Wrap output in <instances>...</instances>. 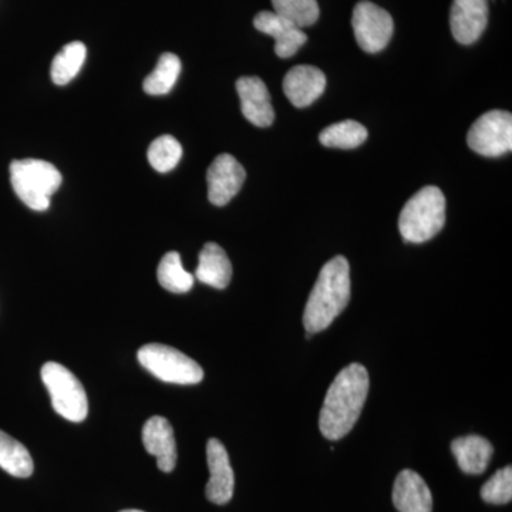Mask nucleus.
<instances>
[{"label":"nucleus","instance_id":"1","mask_svg":"<svg viewBox=\"0 0 512 512\" xmlns=\"http://www.w3.org/2000/svg\"><path fill=\"white\" fill-rule=\"evenodd\" d=\"M369 394V373L359 363L346 366L330 384L319 416L322 436L336 441L348 436Z\"/></svg>","mask_w":512,"mask_h":512},{"label":"nucleus","instance_id":"2","mask_svg":"<svg viewBox=\"0 0 512 512\" xmlns=\"http://www.w3.org/2000/svg\"><path fill=\"white\" fill-rule=\"evenodd\" d=\"M350 301V268L345 256H336L323 266L303 312L308 335L322 332L345 311Z\"/></svg>","mask_w":512,"mask_h":512},{"label":"nucleus","instance_id":"3","mask_svg":"<svg viewBox=\"0 0 512 512\" xmlns=\"http://www.w3.org/2000/svg\"><path fill=\"white\" fill-rule=\"evenodd\" d=\"M446 224V197L440 188L424 187L400 212L399 229L404 241L423 244L436 237Z\"/></svg>","mask_w":512,"mask_h":512},{"label":"nucleus","instance_id":"4","mask_svg":"<svg viewBox=\"0 0 512 512\" xmlns=\"http://www.w3.org/2000/svg\"><path fill=\"white\" fill-rule=\"evenodd\" d=\"M62 174L55 165L35 158L10 164V183L23 204L33 211H46L50 198L62 185Z\"/></svg>","mask_w":512,"mask_h":512},{"label":"nucleus","instance_id":"5","mask_svg":"<svg viewBox=\"0 0 512 512\" xmlns=\"http://www.w3.org/2000/svg\"><path fill=\"white\" fill-rule=\"evenodd\" d=\"M42 380L52 397V406L64 419L80 423L89 413V400L80 380L67 367L47 362L42 367Z\"/></svg>","mask_w":512,"mask_h":512},{"label":"nucleus","instance_id":"6","mask_svg":"<svg viewBox=\"0 0 512 512\" xmlns=\"http://www.w3.org/2000/svg\"><path fill=\"white\" fill-rule=\"evenodd\" d=\"M138 362L165 383L198 384L204 379V370L195 360L160 343H150L138 350Z\"/></svg>","mask_w":512,"mask_h":512},{"label":"nucleus","instance_id":"7","mask_svg":"<svg viewBox=\"0 0 512 512\" xmlns=\"http://www.w3.org/2000/svg\"><path fill=\"white\" fill-rule=\"evenodd\" d=\"M468 147L484 157H501L512 150V116L508 111L493 110L483 114L471 126Z\"/></svg>","mask_w":512,"mask_h":512},{"label":"nucleus","instance_id":"8","mask_svg":"<svg viewBox=\"0 0 512 512\" xmlns=\"http://www.w3.org/2000/svg\"><path fill=\"white\" fill-rule=\"evenodd\" d=\"M353 32L357 45L366 53L382 52L393 36V18L375 3L359 2L353 10Z\"/></svg>","mask_w":512,"mask_h":512},{"label":"nucleus","instance_id":"9","mask_svg":"<svg viewBox=\"0 0 512 512\" xmlns=\"http://www.w3.org/2000/svg\"><path fill=\"white\" fill-rule=\"evenodd\" d=\"M247 173L231 154H221L207 171L208 200L217 207L227 205L241 191Z\"/></svg>","mask_w":512,"mask_h":512},{"label":"nucleus","instance_id":"10","mask_svg":"<svg viewBox=\"0 0 512 512\" xmlns=\"http://www.w3.org/2000/svg\"><path fill=\"white\" fill-rule=\"evenodd\" d=\"M487 23V0H454L450 12V28L458 43H476L487 28Z\"/></svg>","mask_w":512,"mask_h":512},{"label":"nucleus","instance_id":"11","mask_svg":"<svg viewBox=\"0 0 512 512\" xmlns=\"http://www.w3.org/2000/svg\"><path fill=\"white\" fill-rule=\"evenodd\" d=\"M207 463L210 468V480L205 487V495L211 503L228 504L234 495L235 477L227 448L220 440L211 439L207 444Z\"/></svg>","mask_w":512,"mask_h":512},{"label":"nucleus","instance_id":"12","mask_svg":"<svg viewBox=\"0 0 512 512\" xmlns=\"http://www.w3.org/2000/svg\"><path fill=\"white\" fill-rule=\"evenodd\" d=\"M241 110L245 119L256 127H269L275 120L268 87L259 77H241L237 82Z\"/></svg>","mask_w":512,"mask_h":512},{"label":"nucleus","instance_id":"13","mask_svg":"<svg viewBox=\"0 0 512 512\" xmlns=\"http://www.w3.org/2000/svg\"><path fill=\"white\" fill-rule=\"evenodd\" d=\"M326 89V76L315 66H295L286 73L284 92L293 106L298 109L311 106Z\"/></svg>","mask_w":512,"mask_h":512},{"label":"nucleus","instance_id":"14","mask_svg":"<svg viewBox=\"0 0 512 512\" xmlns=\"http://www.w3.org/2000/svg\"><path fill=\"white\" fill-rule=\"evenodd\" d=\"M254 26L259 32L274 37L275 53L281 59H289L295 55L308 40L302 29L296 28L282 16L268 10L255 16Z\"/></svg>","mask_w":512,"mask_h":512},{"label":"nucleus","instance_id":"15","mask_svg":"<svg viewBox=\"0 0 512 512\" xmlns=\"http://www.w3.org/2000/svg\"><path fill=\"white\" fill-rule=\"evenodd\" d=\"M143 444L147 453L157 458V466L163 473H171L177 464V444L170 421L164 417H151L144 424Z\"/></svg>","mask_w":512,"mask_h":512},{"label":"nucleus","instance_id":"16","mask_svg":"<svg viewBox=\"0 0 512 512\" xmlns=\"http://www.w3.org/2000/svg\"><path fill=\"white\" fill-rule=\"evenodd\" d=\"M392 500L399 512L433 511L429 485L413 470H403L393 485Z\"/></svg>","mask_w":512,"mask_h":512},{"label":"nucleus","instance_id":"17","mask_svg":"<svg viewBox=\"0 0 512 512\" xmlns=\"http://www.w3.org/2000/svg\"><path fill=\"white\" fill-rule=\"evenodd\" d=\"M194 278L215 289L227 288L232 278V265L227 252L215 242L205 244Z\"/></svg>","mask_w":512,"mask_h":512},{"label":"nucleus","instance_id":"18","mask_svg":"<svg viewBox=\"0 0 512 512\" xmlns=\"http://www.w3.org/2000/svg\"><path fill=\"white\" fill-rule=\"evenodd\" d=\"M458 467L466 474H483L493 458V444L481 436L460 437L451 443Z\"/></svg>","mask_w":512,"mask_h":512},{"label":"nucleus","instance_id":"19","mask_svg":"<svg viewBox=\"0 0 512 512\" xmlns=\"http://www.w3.org/2000/svg\"><path fill=\"white\" fill-rule=\"evenodd\" d=\"M0 468L10 476L28 478L35 470L28 448L0 430Z\"/></svg>","mask_w":512,"mask_h":512},{"label":"nucleus","instance_id":"20","mask_svg":"<svg viewBox=\"0 0 512 512\" xmlns=\"http://www.w3.org/2000/svg\"><path fill=\"white\" fill-rule=\"evenodd\" d=\"M87 49L82 42H72L57 53L52 63V80L57 86H66L82 70Z\"/></svg>","mask_w":512,"mask_h":512},{"label":"nucleus","instance_id":"21","mask_svg":"<svg viewBox=\"0 0 512 512\" xmlns=\"http://www.w3.org/2000/svg\"><path fill=\"white\" fill-rule=\"evenodd\" d=\"M181 73V60L174 53H164L156 69L144 80V92L150 96H163L171 92Z\"/></svg>","mask_w":512,"mask_h":512},{"label":"nucleus","instance_id":"22","mask_svg":"<svg viewBox=\"0 0 512 512\" xmlns=\"http://www.w3.org/2000/svg\"><path fill=\"white\" fill-rule=\"evenodd\" d=\"M319 140L325 147L350 150V148H356L365 143L367 140V130L366 127H363L357 121H340V123L326 127L320 133Z\"/></svg>","mask_w":512,"mask_h":512},{"label":"nucleus","instance_id":"23","mask_svg":"<svg viewBox=\"0 0 512 512\" xmlns=\"http://www.w3.org/2000/svg\"><path fill=\"white\" fill-rule=\"evenodd\" d=\"M157 276L160 285L167 289L168 292L173 293L190 292L195 282L194 275L183 268L180 254L174 251L168 252L161 259L160 265H158Z\"/></svg>","mask_w":512,"mask_h":512},{"label":"nucleus","instance_id":"24","mask_svg":"<svg viewBox=\"0 0 512 512\" xmlns=\"http://www.w3.org/2000/svg\"><path fill=\"white\" fill-rule=\"evenodd\" d=\"M276 15L291 22L296 28L312 26L319 19V5L316 0H272Z\"/></svg>","mask_w":512,"mask_h":512},{"label":"nucleus","instance_id":"25","mask_svg":"<svg viewBox=\"0 0 512 512\" xmlns=\"http://www.w3.org/2000/svg\"><path fill=\"white\" fill-rule=\"evenodd\" d=\"M183 157V147L173 136H161L151 143L148 148V163L158 173H168L174 170Z\"/></svg>","mask_w":512,"mask_h":512},{"label":"nucleus","instance_id":"26","mask_svg":"<svg viewBox=\"0 0 512 512\" xmlns=\"http://www.w3.org/2000/svg\"><path fill=\"white\" fill-rule=\"evenodd\" d=\"M481 498L488 504L503 505L512 500V468H501L481 488Z\"/></svg>","mask_w":512,"mask_h":512},{"label":"nucleus","instance_id":"27","mask_svg":"<svg viewBox=\"0 0 512 512\" xmlns=\"http://www.w3.org/2000/svg\"><path fill=\"white\" fill-rule=\"evenodd\" d=\"M120 512H144V511H140V510H124V511H120Z\"/></svg>","mask_w":512,"mask_h":512}]
</instances>
